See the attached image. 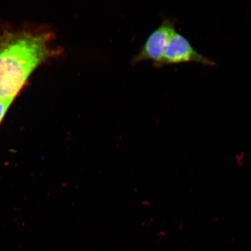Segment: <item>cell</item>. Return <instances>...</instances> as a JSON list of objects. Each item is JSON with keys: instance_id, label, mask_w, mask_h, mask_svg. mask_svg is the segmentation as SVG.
Returning <instances> with one entry per match:
<instances>
[{"instance_id": "obj_5", "label": "cell", "mask_w": 251, "mask_h": 251, "mask_svg": "<svg viewBox=\"0 0 251 251\" xmlns=\"http://www.w3.org/2000/svg\"><path fill=\"white\" fill-rule=\"evenodd\" d=\"M246 153L244 151L235 153L234 155V160L235 165L238 167L241 168L244 165L245 158H246Z\"/></svg>"}, {"instance_id": "obj_4", "label": "cell", "mask_w": 251, "mask_h": 251, "mask_svg": "<svg viewBox=\"0 0 251 251\" xmlns=\"http://www.w3.org/2000/svg\"><path fill=\"white\" fill-rule=\"evenodd\" d=\"M13 100L0 99V122L4 118L5 113L7 112L9 106H10Z\"/></svg>"}, {"instance_id": "obj_1", "label": "cell", "mask_w": 251, "mask_h": 251, "mask_svg": "<svg viewBox=\"0 0 251 251\" xmlns=\"http://www.w3.org/2000/svg\"><path fill=\"white\" fill-rule=\"evenodd\" d=\"M49 32L10 31L0 36V99L14 100L33 71L55 55Z\"/></svg>"}, {"instance_id": "obj_6", "label": "cell", "mask_w": 251, "mask_h": 251, "mask_svg": "<svg viewBox=\"0 0 251 251\" xmlns=\"http://www.w3.org/2000/svg\"><path fill=\"white\" fill-rule=\"evenodd\" d=\"M219 216L218 215H216L213 218V221L215 223L218 222L219 221Z\"/></svg>"}, {"instance_id": "obj_3", "label": "cell", "mask_w": 251, "mask_h": 251, "mask_svg": "<svg viewBox=\"0 0 251 251\" xmlns=\"http://www.w3.org/2000/svg\"><path fill=\"white\" fill-rule=\"evenodd\" d=\"M189 62L198 63L209 67L216 65L212 59L201 54L194 49L186 37L175 31L166 47L161 67Z\"/></svg>"}, {"instance_id": "obj_2", "label": "cell", "mask_w": 251, "mask_h": 251, "mask_svg": "<svg viewBox=\"0 0 251 251\" xmlns=\"http://www.w3.org/2000/svg\"><path fill=\"white\" fill-rule=\"evenodd\" d=\"M177 20L170 17L166 18L162 24L152 31L141 47L140 51L135 56V64L144 61L153 62V65L161 67L164 52L169 40L176 31Z\"/></svg>"}]
</instances>
